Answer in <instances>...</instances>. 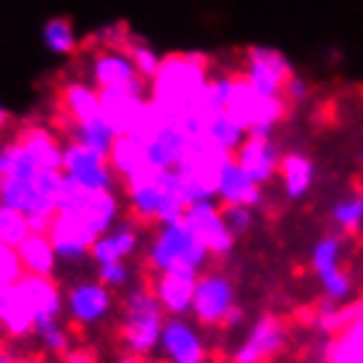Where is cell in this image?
<instances>
[{"label": "cell", "instance_id": "obj_27", "mask_svg": "<svg viewBox=\"0 0 363 363\" xmlns=\"http://www.w3.org/2000/svg\"><path fill=\"white\" fill-rule=\"evenodd\" d=\"M284 195L290 200H300L308 195L316 179V166L306 153H284L279 161V174Z\"/></svg>", "mask_w": 363, "mask_h": 363}, {"label": "cell", "instance_id": "obj_23", "mask_svg": "<svg viewBox=\"0 0 363 363\" xmlns=\"http://www.w3.org/2000/svg\"><path fill=\"white\" fill-rule=\"evenodd\" d=\"M61 113H64V127L103 116L100 90L92 82H82V79L66 82L61 90Z\"/></svg>", "mask_w": 363, "mask_h": 363}, {"label": "cell", "instance_id": "obj_30", "mask_svg": "<svg viewBox=\"0 0 363 363\" xmlns=\"http://www.w3.org/2000/svg\"><path fill=\"white\" fill-rule=\"evenodd\" d=\"M66 140H72V143H79L84 147H92V150H98V153H106L108 155L111 145H113V129L108 127V121L103 116L98 118H90V121H82V124H66Z\"/></svg>", "mask_w": 363, "mask_h": 363}, {"label": "cell", "instance_id": "obj_19", "mask_svg": "<svg viewBox=\"0 0 363 363\" xmlns=\"http://www.w3.org/2000/svg\"><path fill=\"white\" fill-rule=\"evenodd\" d=\"M213 198L218 200V206H247V208H258L264 203V187L255 179H250V174L237 164L235 158H229L216 177Z\"/></svg>", "mask_w": 363, "mask_h": 363}, {"label": "cell", "instance_id": "obj_40", "mask_svg": "<svg viewBox=\"0 0 363 363\" xmlns=\"http://www.w3.org/2000/svg\"><path fill=\"white\" fill-rule=\"evenodd\" d=\"M124 50H127L129 58H132V64H135L137 74H140L145 82H150V79H153V74L158 72V66H161V55L155 53L147 43L137 40V37H129V43H127V48H124Z\"/></svg>", "mask_w": 363, "mask_h": 363}, {"label": "cell", "instance_id": "obj_6", "mask_svg": "<svg viewBox=\"0 0 363 363\" xmlns=\"http://www.w3.org/2000/svg\"><path fill=\"white\" fill-rule=\"evenodd\" d=\"M287 100L277 95V98H266L261 92L250 87L242 74H235L232 79V90L227 100V113L235 118L247 135L253 137H272L284 113H287Z\"/></svg>", "mask_w": 363, "mask_h": 363}, {"label": "cell", "instance_id": "obj_8", "mask_svg": "<svg viewBox=\"0 0 363 363\" xmlns=\"http://www.w3.org/2000/svg\"><path fill=\"white\" fill-rule=\"evenodd\" d=\"M237 308L235 284L224 272H203L195 281L192 313L200 327H224Z\"/></svg>", "mask_w": 363, "mask_h": 363}, {"label": "cell", "instance_id": "obj_43", "mask_svg": "<svg viewBox=\"0 0 363 363\" xmlns=\"http://www.w3.org/2000/svg\"><path fill=\"white\" fill-rule=\"evenodd\" d=\"M311 95V87L308 82L300 77V74L292 72V77L287 79V84H284V92H281V98L287 100V103H303V100Z\"/></svg>", "mask_w": 363, "mask_h": 363}, {"label": "cell", "instance_id": "obj_47", "mask_svg": "<svg viewBox=\"0 0 363 363\" xmlns=\"http://www.w3.org/2000/svg\"><path fill=\"white\" fill-rule=\"evenodd\" d=\"M116 363H147V361L143 358V355H132V353H129V355H124V358H118Z\"/></svg>", "mask_w": 363, "mask_h": 363}, {"label": "cell", "instance_id": "obj_9", "mask_svg": "<svg viewBox=\"0 0 363 363\" xmlns=\"http://www.w3.org/2000/svg\"><path fill=\"white\" fill-rule=\"evenodd\" d=\"M61 172H64L66 179L84 187V190H113L118 182L108 164V155L79 145V143H72V140L64 143Z\"/></svg>", "mask_w": 363, "mask_h": 363}, {"label": "cell", "instance_id": "obj_41", "mask_svg": "<svg viewBox=\"0 0 363 363\" xmlns=\"http://www.w3.org/2000/svg\"><path fill=\"white\" fill-rule=\"evenodd\" d=\"M98 281H103L108 290H127L132 284V269L127 261H108V264H98Z\"/></svg>", "mask_w": 363, "mask_h": 363}, {"label": "cell", "instance_id": "obj_21", "mask_svg": "<svg viewBox=\"0 0 363 363\" xmlns=\"http://www.w3.org/2000/svg\"><path fill=\"white\" fill-rule=\"evenodd\" d=\"M195 281L198 277L179 272H164L153 274V292L161 308L169 316H190L192 313V298H195Z\"/></svg>", "mask_w": 363, "mask_h": 363}, {"label": "cell", "instance_id": "obj_42", "mask_svg": "<svg viewBox=\"0 0 363 363\" xmlns=\"http://www.w3.org/2000/svg\"><path fill=\"white\" fill-rule=\"evenodd\" d=\"M221 216L235 237L245 235L247 229L253 227V208H247V206H221Z\"/></svg>", "mask_w": 363, "mask_h": 363}, {"label": "cell", "instance_id": "obj_17", "mask_svg": "<svg viewBox=\"0 0 363 363\" xmlns=\"http://www.w3.org/2000/svg\"><path fill=\"white\" fill-rule=\"evenodd\" d=\"M48 237L53 242L58 261L64 264H79L84 258H90L92 242L98 240L79 218L66 216V213H55L48 227Z\"/></svg>", "mask_w": 363, "mask_h": 363}, {"label": "cell", "instance_id": "obj_48", "mask_svg": "<svg viewBox=\"0 0 363 363\" xmlns=\"http://www.w3.org/2000/svg\"><path fill=\"white\" fill-rule=\"evenodd\" d=\"M9 118H11V113H9V108L0 103V127H6L9 124Z\"/></svg>", "mask_w": 363, "mask_h": 363}, {"label": "cell", "instance_id": "obj_32", "mask_svg": "<svg viewBox=\"0 0 363 363\" xmlns=\"http://www.w3.org/2000/svg\"><path fill=\"white\" fill-rule=\"evenodd\" d=\"M232 79H235V74H213V77H208V84H206V90L200 95V106H198V113H200V118H203V124H206L211 116L227 111Z\"/></svg>", "mask_w": 363, "mask_h": 363}, {"label": "cell", "instance_id": "obj_15", "mask_svg": "<svg viewBox=\"0 0 363 363\" xmlns=\"http://www.w3.org/2000/svg\"><path fill=\"white\" fill-rule=\"evenodd\" d=\"M158 353L169 363H203L206 361V342L200 329L187 321V316H169L164 321Z\"/></svg>", "mask_w": 363, "mask_h": 363}, {"label": "cell", "instance_id": "obj_7", "mask_svg": "<svg viewBox=\"0 0 363 363\" xmlns=\"http://www.w3.org/2000/svg\"><path fill=\"white\" fill-rule=\"evenodd\" d=\"M118 211H121V203L116 198V190H84L69 179H66L64 195L58 200V213L79 218L95 237L116 227Z\"/></svg>", "mask_w": 363, "mask_h": 363}, {"label": "cell", "instance_id": "obj_29", "mask_svg": "<svg viewBox=\"0 0 363 363\" xmlns=\"http://www.w3.org/2000/svg\"><path fill=\"white\" fill-rule=\"evenodd\" d=\"M0 332L11 340H24V337H32V332H35V313L13 284H11L9 303H6V311L0 318Z\"/></svg>", "mask_w": 363, "mask_h": 363}, {"label": "cell", "instance_id": "obj_20", "mask_svg": "<svg viewBox=\"0 0 363 363\" xmlns=\"http://www.w3.org/2000/svg\"><path fill=\"white\" fill-rule=\"evenodd\" d=\"M232 158H235L237 164L250 174V179H255L261 187L269 184V182L279 174L281 153H279V147H277V143H274L272 137L247 135L245 140H242V145L235 150Z\"/></svg>", "mask_w": 363, "mask_h": 363}, {"label": "cell", "instance_id": "obj_26", "mask_svg": "<svg viewBox=\"0 0 363 363\" xmlns=\"http://www.w3.org/2000/svg\"><path fill=\"white\" fill-rule=\"evenodd\" d=\"M184 145H187V135L177 124L166 121L164 127L145 143L147 161L153 169H174L184 153Z\"/></svg>", "mask_w": 363, "mask_h": 363}, {"label": "cell", "instance_id": "obj_5", "mask_svg": "<svg viewBox=\"0 0 363 363\" xmlns=\"http://www.w3.org/2000/svg\"><path fill=\"white\" fill-rule=\"evenodd\" d=\"M232 153L224 147H218L206 132L195 137H187V145L182 153L179 164L174 166L179 174V184L184 192L187 206L195 200H211L213 198V187H216V177L221 166L227 164Z\"/></svg>", "mask_w": 363, "mask_h": 363}, {"label": "cell", "instance_id": "obj_11", "mask_svg": "<svg viewBox=\"0 0 363 363\" xmlns=\"http://www.w3.org/2000/svg\"><path fill=\"white\" fill-rule=\"evenodd\" d=\"M250 87L266 98H277L284 92V84L292 77V66L277 48L253 45L245 53V69H242Z\"/></svg>", "mask_w": 363, "mask_h": 363}, {"label": "cell", "instance_id": "obj_35", "mask_svg": "<svg viewBox=\"0 0 363 363\" xmlns=\"http://www.w3.org/2000/svg\"><path fill=\"white\" fill-rule=\"evenodd\" d=\"M29 235H32L29 218L21 211L0 206V242L9 247H18Z\"/></svg>", "mask_w": 363, "mask_h": 363}, {"label": "cell", "instance_id": "obj_25", "mask_svg": "<svg viewBox=\"0 0 363 363\" xmlns=\"http://www.w3.org/2000/svg\"><path fill=\"white\" fill-rule=\"evenodd\" d=\"M40 172H61L64 166V143L45 127H29L16 137Z\"/></svg>", "mask_w": 363, "mask_h": 363}, {"label": "cell", "instance_id": "obj_2", "mask_svg": "<svg viewBox=\"0 0 363 363\" xmlns=\"http://www.w3.org/2000/svg\"><path fill=\"white\" fill-rule=\"evenodd\" d=\"M124 190H127L129 211L137 221H155L158 227L174 224V221H182L187 208L177 169L150 166L145 174L124 182Z\"/></svg>", "mask_w": 363, "mask_h": 363}, {"label": "cell", "instance_id": "obj_18", "mask_svg": "<svg viewBox=\"0 0 363 363\" xmlns=\"http://www.w3.org/2000/svg\"><path fill=\"white\" fill-rule=\"evenodd\" d=\"M18 295L27 300L35 313V327L58 321L64 313V295L61 287L53 281V277H37V274H21V279L13 284ZM35 335V332H32Z\"/></svg>", "mask_w": 363, "mask_h": 363}, {"label": "cell", "instance_id": "obj_28", "mask_svg": "<svg viewBox=\"0 0 363 363\" xmlns=\"http://www.w3.org/2000/svg\"><path fill=\"white\" fill-rule=\"evenodd\" d=\"M18 261L24 274H37V277H53L58 266V255L53 250V242L48 232H32V235L16 247Z\"/></svg>", "mask_w": 363, "mask_h": 363}, {"label": "cell", "instance_id": "obj_14", "mask_svg": "<svg viewBox=\"0 0 363 363\" xmlns=\"http://www.w3.org/2000/svg\"><path fill=\"white\" fill-rule=\"evenodd\" d=\"M147 103H150V98L145 95V90H135V87L100 90L103 118L108 121L113 135H135L143 116H145Z\"/></svg>", "mask_w": 363, "mask_h": 363}, {"label": "cell", "instance_id": "obj_34", "mask_svg": "<svg viewBox=\"0 0 363 363\" xmlns=\"http://www.w3.org/2000/svg\"><path fill=\"white\" fill-rule=\"evenodd\" d=\"M340 261H342V237L340 235H324L311 247V269L316 277L340 269L342 266Z\"/></svg>", "mask_w": 363, "mask_h": 363}, {"label": "cell", "instance_id": "obj_13", "mask_svg": "<svg viewBox=\"0 0 363 363\" xmlns=\"http://www.w3.org/2000/svg\"><path fill=\"white\" fill-rule=\"evenodd\" d=\"M90 77L98 90H116V87L145 90V79L137 74L124 48H98L90 58Z\"/></svg>", "mask_w": 363, "mask_h": 363}, {"label": "cell", "instance_id": "obj_38", "mask_svg": "<svg viewBox=\"0 0 363 363\" xmlns=\"http://www.w3.org/2000/svg\"><path fill=\"white\" fill-rule=\"evenodd\" d=\"M35 337H37V342H40V347L50 355H66L69 353V347H72L69 329L61 324V318L35 327Z\"/></svg>", "mask_w": 363, "mask_h": 363}, {"label": "cell", "instance_id": "obj_24", "mask_svg": "<svg viewBox=\"0 0 363 363\" xmlns=\"http://www.w3.org/2000/svg\"><path fill=\"white\" fill-rule=\"evenodd\" d=\"M108 164L121 184L140 177V174H145L150 169L145 143L132 135H116V140H113V145L108 150Z\"/></svg>", "mask_w": 363, "mask_h": 363}, {"label": "cell", "instance_id": "obj_22", "mask_svg": "<svg viewBox=\"0 0 363 363\" xmlns=\"http://www.w3.org/2000/svg\"><path fill=\"white\" fill-rule=\"evenodd\" d=\"M140 229L132 224V221H124V224H116L113 229H108L106 235H100L95 242H92L90 258L95 264H108V261H127L140 250Z\"/></svg>", "mask_w": 363, "mask_h": 363}, {"label": "cell", "instance_id": "obj_45", "mask_svg": "<svg viewBox=\"0 0 363 363\" xmlns=\"http://www.w3.org/2000/svg\"><path fill=\"white\" fill-rule=\"evenodd\" d=\"M9 292L11 284H0V318H3V311H6V303H9Z\"/></svg>", "mask_w": 363, "mask_h": 363}, {"label": "cell", "instance_id": "obj_4", "mask_svg": "<svg viewBox=\"0 0 363 363\" xmlns=\"http://www.w3.org/2000/svg\"><path fill=\"white\" fill-rule=\"evenodd\" d=\"M147 269L153 274L164 272H179L200 277L203 269L208 266V247L198 240L184 221H174V224H161L155 237L147 245Z\"/></svg>", "mask_w": 363, "mask_h": 363}, {"label": "cell", "instance_id": "obj_31", "mask_svg": "<svg viewBox=\"0 0 363 363\" xmlns=\"http://www.w3.org/2000/svg\"><path fill=\"white\" fill-rule=\"evenodd\" d=\"M43 43L53 55H72L79 48V37L69 18L55 16L43 24Z\"/></svg>", "mask_w": 363, "mask_h": 363}, {"label": "cell", "instance_id": "obj_37", "mask_svg": "<svg viewBox=\"0 0 363 363\" xmlns=\"http://www.w3.org/2000/svg\"><path fill=\"white\" fill-rule=\"evenodd\" d=\"M316 279L321 284V292H324L327 303H332V306H345L350 295H353V279H350V274L342 266L335 269V272L321 274Z\"/></svg>", "mask_w": 363, "mask_h": 363}, {"label": "cell", "instance_id": "obj_10", "mask_svg": "<svg viewBox=\"0 0 363 363\" xmlns=\"http://www.w3.org/2000/svg\"><path fill=\"white\" fill-rule=\"evenodd\" d=\"M182 221L198 235V240L208 247V253L213 258H224L235 250L237 237L229 232V227L224 224L221 216V206L216 203V198L211 200H195L184 208Z\"/></svg>", "mask_w": 363, "mask_h": 363}, {"label": "cell", "instance_id": "obj_12", "mask_svg": "<svg viewBox=\"0 0 363 363\" xmlns=\"http://www.w3.org/2000/svg\"><path fill=\"white\" fill-rule=\"evenodd\" d=\"M113 300L103 281H77L64 292V311L77 327H95L113 311Z\"/></svg>", "mask_w": 363, "mask_h": 363}, {"label": "cell", "instance_id": "obj_39", "mask_svg": "<svg viewBox=\"0 0 363 363\" xmlns=\"http://www.w3.org/2000/svg\"><path fill=\"white\" fill-rule=\"evenodd\" d=\"M332 363H363V316L353 318L350 329L332 353Z\"/></svg>", "mask_w": 363, "mask_h": 363}, {"label": "cell", "instance_id": "obj_16", "mask_svg": "<svg viewBox=\"0 0 363 363\" xmlns=\"http://www.w3.org/2000/svg\"><path fill=\"white\" fill-rule=\"evenodd\" d=\"M287 342V327L277 316H261L255 321L245 340L235 347L232 361L235 363H266L279 353Z\"/></svg>", "mask_w": 363, "mask_h": 363}, {"label": "cell", "instance_id": "obj_3", "mask_svg": "<svg viewBox=\"0 0 363 363\" xmlns=\"http://www.w3.org/2000/svg\"><path fill=\"white\" fill-rule=\"evenodd\" d=\"M166 311L150 284H129L121 300V342L132 355H150L158 350Z\"/></svg>", "mask_w": 363, "mask_h": 363}, {"label": "cell", "instance_id": "obj_33", "mask_svg": "<svg viewBox=\"0 0 363 363\" xmlns=\"http://www.w3.org/2000/svg\"><path fill=\"white\" fill-rule=\"evenodd\" d=\"M206 135H208L218 147H224L227 153L235 155V150L242 145V140L247 137V132L237 124L235 118L229 116L227 111H221V113H216V116H211L208 121H206Z\"/></svg>", "mask_w": 363, "mask_h": 363}, {"label": "cell", "instance_id": "obj_46", "mask_svg": "<svg viewBox=\"0 0 363 363\" xmlns=\"http://www.w3.org/2000/svg\"><path fill=\"white\" fill-rule=\"evenodd\" d=\"M13 363H45L40 355H21V358H13Z\"/></svg>", "mask_w": 363, "mask_h": 363}, {"label": "cell", "instance_id": "obj_1", "mask_svg": "<svg viewBox=\"0 0 363 363\" xmlns=\"http://www.w3.org/2000/svg\"><path fill=\"white\" fill-rule=\"evenodd\" d=\"M208 58L203 53L166 55L150 79V100L172 124L182 127L190 116H200V95L208 84Z\"/></svg>", "mask_w": 363, "mask_h": 363}, {"label": "cell", "instance_id": "obj_44", "mask_svg": "<svg viewBox=\"0 0 363 363\" xmlns=\"http://www.w3.org/2000/svg\"><path fill=\"white\" fill-rule=\"evenodd\" d=\"M64 358H66V363H95L90 358V355H87V353H79V350H69V353H66Z\"/></svg>", "mask_w": 363, "mask_h": 363}, {"label": "cell", "instance_id": "obj_49", "mask_svg": "<svg viewBox=\"0 0 363 363\" xmlns=\"http://www.w3.org/2000/svg\"><path fill=\"white\" fill-rule=\"evenodd\" d=\"M0 363H13V358H11L9 353H3V350H0Z\"/></svg>", "mask_w": 363, "mask_h": 363}, {"label": "cell", "instance_id": "obj_36", "mask_svg": "<svg viewBox=\"0 0 363 363\" xmlns=\"http://www.w3.org/2000/svg\"><path fill=\"white\" fill-rule=\"evenodd\" d=\"M332 221L342 229L345 235H355L363 229V195L337 200L332 206Z\"/></svg>", "mask_w": 363, "mask_h": 363}]
</instances>
